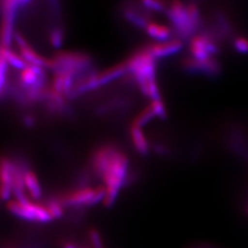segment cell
I'll list each match as a JSON object with an SVG mask.
<instances>
[{"label":"cell","instance_id":"7a4b0ae2","mask_svg":"<svg viewBox=\"0 0 248 248\" xmlns=\"http://www.w3.org/2000/svg\"><path fill=\"white\" fill-rule=\"evenodd\" d=\"M168 14L182 37L190 35L200 23V11L194 4L186 6L179 2H174L169 8Z\"/></svg>","mask_w":248,"mask_h":248},{"label":"cell","instance_id":"277c9868","mask_svg":"<svg viewBox=\"0 0 248 248\" xmlns=\"http://www.w3.org/2000/svg\"><path fill=\"white\" fill-rule=\"evenodd\" d=\"M63 207H83L98 203L101 200L106 199V189L104 186L92 187L81 186L71 192H68L58 198Z\"/></svg>","mask_w":248,"mask_h":248},{"label":"cell","instance_id":"5b68a950","mask_svg":"<svg viewBox=\"0 0 248 248\" xmlns=\"http://www.w3.org/2000/svg\"><path fill=\"white\" fill-rule=\"evenodd\" d=\"M217 51L218 47L212 37L204 34L193 37L191 40L190 52L197 60L203 61L212 58Z\"/></svg>","mask_w":248,"mask_h":248},{"label":"cell","instance_id":"4fadbf2b","mask_svg":"<svg viewBox=\"0 0 248 248\" xmlns=\"http://www.w3.org/2000/svg\"><path fill=\"white\" fill-rule=\"evenodd\" d=\"M247 213H248V208H247Z\"/></svg>","mask_w":248,"mask_h":248},{"label":"cell","instance_id":"9c48e42d","mask_svg":"<svg viewBox=\"0 0 248 248\" xmlns=\"http://www.w3.org/2000/svg\"><path fill=\"white\" fill-rule=\"evenodd\" d=\"M145 30L148 35L156 39L158 42L169 41L171 36L170 28L164 24H160L154 21H149L145 27Z\"/></svg>","mask_w":248,"mask_h":248},{"label":"cell","instance_id":"3957f363","mask_svg":"<svg viewBox=\"0 0 248 248\" xmlns=\"http://www.w3.org/2000/svg\"><path fill=\"white\" fill-rule=\"evenodd\" d=\"M9 212L21 220L28 222H51L53 218L48 213L45 204H39L27 199L25 201H11L8 204Z\"/></svg>","mask_w":248,"mask_h":248},{"label":"cell","instance_id":"52a82bcc","mask_svg":"<svg viewBox=\"0 0 248 248\" xmlns=\"http://www.w3.org/2000/svg\"><path fill=\"white\" fill-rule=\"evenodd\" d=\"M183 44L180 40H169L165 42H157L154 45L147 46L152 55L157 59L166 57L179 52L182 49Z\"/></svg>","mask_w":248,"mask_h":248},{"label":"cell","instance_id":"7c38bea8","mask_svg":"<svg viewBox=\"0 0 248 248\" xmlns=\"http://www.w3.org/2000/svg\"><path fill=\"white\" fill-rule=\"evenodd\" d=\"M62 248H77V246H76V244H74V243H71V242H67V243H65V244H63V246H62Z\"/></svg>","mask_w":248,"mask_h":248},{"label":"cell","instance_id":"8fae6325","mask_svg":"<svg viewBox=\"0 0 248 248\" xmlns=\"http://www.w3.org/2000/svg\"><path fill=\"white\" fill-rule=\"evenodd\" d=\"M234 47L237 52L247 53L248 52V41L244 37H237L234 40Z\"/></svg>","mask_w":248,"mask_h":248},{"label":"cell","instance_id":"6da1fadb","mask_svg":"<svg viewBox=\"0 0 248 248\" xmlns=\"http://www.w3.org/2000/svg\"><path fill=\"white\" fill-rule=\"evenodd\" d=\"M93 167L104 182L106 199L104 203L114 202L128 176V160L124 153L113 146L98 149L93 158Z\"/></svg>","mask_w":248,"mask_h":248},{"label":"cell","instance_id":"ba28073f","mask_svg":"<svg viewBox=\"0 0 248 248\" xmlns=\"http://www.w3.org/2000/svg\"><path fill=\"white\" fill-rule=\"evenodd\" d=\"M24 184L25 189L33 200H39L42 197V186L39 182L38 177L32 171L24 170Z\"/></svg>","mask_w":248,"mask_h":248},{"label":"cell","instance_id":"30bf717a","mask_svg":"<svg viewBox=\"0 0 248 248\" xmlns=\"http://www.w3.org/2000/svg\"><path fill=\"white\" fill-rule=\"evenodd\" d=\"M131 136H132V140H133V144L135 146V148L139 151L142 154H145L148 152L149 148V143L145 137V135L143 134L141 127H137L132 125L131 127Z\"/></svg>","mask_w":248,"mask_h":248},{"label":"cell","instance_id":"8992f818","mask_svg":"<svg viewBox=\"0 0 248 248\" xmlns=\"http://www.w3.org/2000/svg\"><path fill=\"white\" fill-rule=\"evenodd\" d=\"M183 66L187 71L192 73H203L212 76L218 74L220 71V64L215 60L214 57L203 61L197 60L193 57H190L184 61Z\"/></svg>","mask_w":248,"mask_h":248}]
</instances>
